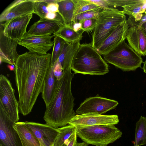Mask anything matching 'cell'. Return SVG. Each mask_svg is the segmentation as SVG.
I'll use <instances>...</instances> for the list:
<instances>
[{
	"label": "cell",
	"instance_id": "obj_1",
	"mask_svg": "<svg viewBox=\"0 0 146 146\" xmlns=\"http://www.w3.org/2000/svg\"><path fill=\"white\" fill-rule=\"evenodd\" d=\"M51 54L26 52L19 55L15 65V80L19 96V112L30 113L51 65Z\"/></svg>",
	"mask_w": 146,
	"mask_h": 146
},
{
	"label": "cell",
	"instance_id": "obj_2",
	"mask_svg": "<svg viewBox=\"0 0 146 146\" xmlns=\"http://www.w3.org/2000/svg\"><path fill=\"white\" fill-rule=\"evenodd\" d=\"M71 70L70 68L63 70L56 93L46 108L43 117L46 124L56 128L66 126L76 115L73 110L74 98L71 91L74 74Z\"/></svg>",
	"mask_w": 146,
	"mask_h": 146
},
{
	"label": "cell",
	"instance_id": "obj_3",
	"mask_svg": "<svg viewBox=\"0 0 146 146\" xmlns=\"http://www.w3.org/2000/svg\"><path fill=\"white\" fill-rule=\"evenodd\" d=\"M109 66L91 44H80L73 58L71 69L75 74L104 75L109 72Z\"/></svg>",
	"mask_w": 146,
	"mask_h": 146
},
{
	"label": "cell",
	"instance_id": "obj_4",
	"mask_svg": "<svg viewBox=\"0 0 146 146\" xmlns=\"http://www.w3.org/2000/svg\"><path fill=\"white\" fill-rule=\"evenodd\" d=\"M97 19L90 43L96 50L117 26L127 20L122 11L110 7L103 8L99 13Z\"/></svg>",
	"mask_w": 146,
	"mask_h": 146
},
{
	"label": "cell",
	"instance_id": "obj_5",
	"mask_svg": "<svg viewBox=\"0 0 146 146\" xmlns=\"http://www.w3.org/2000/svg\"><path fill=\"white\" fill-rule=\"evenodd\" d=\"M77 135L88 145L107 146L120 138L122 132L115 125H98L75 128Z\"/></svg>",
	"mask_w": 146,
	"mask_h": 146
},
{
	"label": "cell",
	"instance_id": "obj_6",
	"mask_svg": "<svg viewBox=\"0 0 146 146\" xmlns=\"http://www.w3.org/2000/svg\"><path fill=\"white\" fill-rule=\"evenodd\" d=\"M104 60L124 71H135L141 68V56L123 41L103 55Z\"/></svg>",
	"mask_w": 146,
	"mask_h": 146
},
{
	"label": "cell",
	"instance_id": "obj_7",
	"mask_svg": "<svg viewBox=\"0 0 146 146\" xmlns=\"http://www.w3.org/2000/svg\"><path fill=\"white\" fill-rule=\"evenodd\" d=\"M15 91L9 80L5 76L0 75V106L8 117L15 123L19 120V103Z\"/></svg>",
	"mask_w": 146,
	"mask_h": 146
},
{
	"label": "cell",
	"instance_id": "obj_8",
	"mask_svg": "<svg viewBox=\"0 0 146 146\" xmlns=\"http://www.w3.org/2000/svg\"><path fill=\"white\" fill-rule=\"evenodd\" d=\"M119 121L117 115H105L96 113L76 115L68 124L75 128L98 125H115Z\"/></svg>",
	"mask_w": 146,
	"mask_h": 146
},
{
	"label": "cell",
	"instance_id": "obj_9",
	"mask_svg": "<svg viewBox=\"0 0 146 146\" xmlns=\"http://www.w3.org/2000/svg\"><path fill=\"white\" fill-rule=\"evenodd\" d=\"M119 103L116 101L96 96L86 99L76 110L77 114L96 113L102 114L116 108Z\"/></svg>",
	"mask_w": 146,
	"mask_h": 146
},
{
	"label": "cell",
	"instance_id": "obj_10",
	"mask_svg": "<svg viewBox=\"0 0 146 146\" xmlns=\"http://www.w3.org/2000/svg\"><path fill=\"white\" fill-rule=\"evenodd\" d=\"M15 123L0 106V145L23 146L19 137L13 127Z\"/></svg>",
	"mask_w": 146,
	"mask_h": 146
},
{
	"label": "cell",
	"instance_id": "obj_11",
	"mask_svg": "<svg viewBox=\"0 0 146 146\" xmlns=\"http://www.w3.org/2000/svg\"><path fill=\"white\" fill-rule=\"evenodd\" d=\"M54 36L53 35L24 36L19 40L18 44L27 48L31 53L46 54L53 46L54 41L51 39Z\"/></svg>",
	"mask_w": 146,
	"mask_h": 146
},
{
	"label": "cell",
	"instance_id": "obj_12",
	"mask_svg": "<svg viewBox=\"0 0 146 146\" xmlns=\"http://www.w3.org/2000/svg\"><path fill=\"white\" fill-rule=\"evenodd\" d=\"M25 125L34 134L40 146H53L59 133V128L38 123L26 121Z\"/></svg>",
	"mask_w": 146,
	"mask_h": 146
},
{
	"label": "cell",
	"instance_id": "obj_13",
	"mask_svg": "<svg viewBox=\"0 0 146 146\" xmlns=\"http://www.w3.org/2000/svg\"><path fill=\"white\" fill-rule=\"evenodd\" d=\"M129 24L126 39L129 45L141 56L146 55V36L133 17L127 20Z\"/></svg>",
	"mask_w": 146,
	"mask_h": 146
},
{
	"label": "cell",
	"instance_id": "obj_14",
	"mask_svg": "<svg viewBox=\"0 0 146 146\" xmlns=\"http://www.w3.org/2000/svg\"><path fill=\"white\" fill-rule=\"evenodd\" d=\"M34 0H15L0 15V22H7L15 18L34 13Z\"/></svg>",
	"mask_w": 146,
	"mask_h": 146
},
{
	"label": "cell",
	"instance_id": "obj_15",
	"mask_svg": "<svg viewBox=\"0 0 146 146\" xmlns=\"http://www.w3.org/2000/svg\"><path fill=\"white\" fill-rule=\"evenodd\" d=\"M30 14L1 23L4 35L12 39L20 40L27 33V26L33 17Z\"/></svg>",
	"mask_w": 146,
	"mask_h": 146
},
{
	"label": "cell",
	"instance_id": "obj_16",
	"mask_svg": "<svg viewBox=\"0 0 146 146\" xmlns=\"http://www.w3.org/2000/svg\"><path fill=\"white\" fill-rule=\"evenodd\" d=\"M19 40L13 39L6 36L3 32V27L0 25V62H4L14 65L19 55L17 48Z\"/></svg>",
	"mask_w": 146,
	"mask_h": 146
},
{
	"label": "cell",
	"instance_id": "obj_17",
	"mask_svg": "<svg viewBox=\"0 0 146 146\" xmlns=\"http://www.w3.org/2000/svg\"><path fill=\"white\" fill-rule=\"evenodd\" d=\"M129 27V24L126 20L117 27L96 50L103 55L111 50L126 39Z\"/></svg>",
	"mask_w": 146,
	"mask_h": 146
},
{
	"label": "cell",
	"instance_id": "obj_18",
	"mask_svg": "<svg viewBox=\"0 0 146 146\" xmlns=\"http://www.w3.org/2000/svg\"><path fill=\"white\" fill-rule=\"evenodd\" d=\"M64 25L63 23L54 20L40 19L30 27L24 36L51 35L57 32Z\"/></svg>",
	"mask_w": 146,
	"mask_h": 146
},
{
	"label": "cell",
	"instance_id": "obj_19",
	"mask_svg": "<svg viewBox=\"0 0 146 146\" xmlns=\"http://www.w3.org/2000/svg\"><path fill=\"white\" fill-rule=\"evenodd\" d=\"M60 80L54 76L53 66L51 65L44 80L42 93V97L47 107L51 103L58 88Z\"/></svg>",
	"mask_w": 146,
	"mask_h": 146
},
{
	"label": "cell",
	"instance_id": "obj_20",
	"mask_svg": "<svg viewBox=\"0 0 146 146\" xmlns=\"http://www.w3.org/2000/svg\"><path fill=\"white\" fill-rule=\"evenodd\" d=\"M80 44V41L68 42L65 41L63 48L58 59L63 70L71 68L73 58Z\"/></svg>",
	"mask_w": 146,
	"mask_h": 146
},
{
	"label": "cell",
	"instance_id": "obj_21",
	"mask_svg": "<svg viewBox=\"0 0 146 146\" xmlns=\"http://www.w3.org/2000/svg\"><path fill=\"white\" fill-rule=\"evenodd\" d=\"M13 126L19 137L23 146H40L38 139L24 122H17Z\"/></svg>",
	"mask_w": 146,
	"mask_h": 146
},
{
	"label": "cell",
	"instance_id": "obj_22",
	"mask_svg": "<svg viewBox=\"0 0 146 146\" xmlns=\"http://www.w3.org/2000/svg\"><path fill=\"white\" fill-rule=\"evenodd\" d=\"M58 13L61 16L65 25L72 28L73 19L75 9V5L72 0H59Z\"/></svg>",
	"mask_w": 146,
	"mask_h": 146
},
{
	"label": "cell",
	"instance_id": "obj_23",
	"mask_svg": "<svg viewBox=\"0 0 146 146\" xmlns=\"http://www.w3.org/2000/svg\"><path fill=\"white\" fill-rule=\"evenodd\" d=\"M84 31L83 30L75 32L70 27L64 25L62 26L56 33L53 34L54 36H59L68 42L80 41L83 37Z\"/></svg>",
	"mask_w": 146,
	"mask_h": 146
},
{
	"label": "cell",
	"instance_id": "obj_24",
	"mask_svg": "<svg viewBox=\"0 0 146 146\" xmlns=\"http://www.w3.org/2000/svg\"><path fill=\"white\" fill-rule=\"evenodd\" d=\"M146 145V117L141 116L135 125L134 146Z\"/></svg>",
	"mask_w": 146,
	"mask_h": 146
},
{
	"label": "cell",
	"instance_id": "obj_25",
	"mask_svg": "<svg viewBox=\"0 0 146 146\" xmlns=\"http://www.w3.org/2000/svg\"><path fill=\"white\" fill-rule=\"evenodd\" d=\"M122 12L129 17L134 18L137 15L143 13L146 10V0H141L135 3L125 5L123 7Z\"/></svg>",
	"mask_w": 146,
	"mask_h": 146
},
{
	"label": "cell",
	"instance_id": "obj_26",
	"mask_svg": "<svg viewBox=\"0 0 146 146\" xmlns=\"http://www.w3.org/2000/svg\"><path fill=\"white\" fill-rule=\"evenodd\" d=\"M59 133L54 143V146H62L76 130L73 126L69 125L59 128Z\"/></svg>",
	"mask_w": 146,
	"mask_h": 146
},
{
	"label": "cell",
	"instance_id": "obj_27",
	"mask_svg": "<svg viewBox=\"0 0 146 146\" xmlns=\"http://www.w3.org/2000/svg\"><path fill=\"white\" fill-rule=\"evenodd\" d=\"M75 6L74 16L100 7L90 3L88 0H72Z\"/></svg>",
	"mask_w": 146,
	"mask_h": 146
},
{
	"label": "cell",
	"instance_id": "obj_28",
	"mask_svg": "<svg viewBox=\"0 0 146 146\" xmlns=\"http://www.w3.org/2000/svg\"><path fill=\"white\" fill-rule=\"evenodd\" d=\"M53 41L54 45L51 58V65L52 66L58 59L63 48L65 41L59 36H55Z\"/></svg>",
	"mask_w": 146,
	"mask_h": 146
},
{
	"label": "cell",
	"instance_id": "obj_29",
	"mask_svg": "<svg viewBox=\"0 0 146 146\" xmlns=\"http://www.w3.org/2000/svg\"><path fill=\"white\" fill-rule=\"evenodd\" d=\"M103 8L98 9L82 13L74 16L73 23L82 22L84 20L91 18H97L99 13Z\"/></svg>",
	"mask_w": 146,
	"mask_h": 146
},
{
	"label": "cell",
	"instance_id": "obj_30",
	"mask_svg": "<svg viewBox=\"0 0 146 146\" xmlns=\"http://www.w3.org/2000/svg\"><path fill=\"white\" fill-rule=\"evenodd\" d=\"M34 13L37 15L40 19H45L49 12L47 6L48 4L43 0H34Z\"/></svg>",
	"mask_w": 146,
	"mask_h": 146
},
{
	"label": "cell",
	"instance_id": "obj_31",
	"mask_svg": "<svg viewBox=\"0 0 146 146\" xmlns=\"http://www.w3.org/2000/svg\"><path fill=\"white\" fill-rule=\"evenodd\" d=\"M97 18H91L84 20L82 22V29L87 33L94 30L97 24Z\"/></svg>",
	"mask_w": 146,
	"mask_h": 146
},
{
	"label": "cell",
	"instance_id": "obj_32",
	"mask_svg": "<svg viewBox=\"0 0 146 146\" xmlns=\"http://www.w3.org/2000/svg\"><path fill=\"white\" fill-rule=\"evenodd\" d=\"M109 7H116L139 2L141 0H106Z\"/></svg>",
	"mask_w": 146,
	"mask_h": 146
},
{
	"label": "cell",
	"instance_id": "obj_33",
	"mask_svg": "<svg viewBox=\"0 0 146 146\" xmlns=\"http://www.w3.org/2000/svg\"><path fill=\"white\" fill-rule=\"evenodd\" d=\"M54 76L58 80L60 81L63 75L64 72L62 66L58 59L53 65Z\"/></svg>",
	"mask_w": 146,
	"mask_h": 146
},
{
	"label": "cell",
	"instance_id": "obj_34",
	"mask_svg": "<svg viewBox=\"0 0 146 146\" xmlns=\"http://www.w3.org/2000/svg\"><path fill=\"white\" fill-rule=\"evenodd\" d=\"M45 18L48 20L56 21L64 24L63 19L58 13L48 12Z\"/></svg>",
	"mask_w": 146,
	"mask_h": 146
},
{
	"label": "cell",
	"instance_id": "obj_35",
	"mask_svg": "<svg viewBox=\"0 0 146 146\" xmlns=\"http://www.w3.org/2000/svg\"><path fill=\"white\" fill-rule=\"evenodd\" d=\"M77 136L75 130L70 137L65 141L62 146H74L77 142Z\"/></svg>",
	"mask_w": 146,
	"mask_h": 146
},
{
	"label": "cell",
	"instance_id": "obj_36",
	"mask_svg": "<svg viewBox=\"0 0 146 146\" xmlns=\"http://www.w3.org/2000/svg\"><path fill=\"white\" fill-rule=\"evenodd\" d=\"M90 3L94 4L103 8L109 7V6L106 0H88Z\"/></svg>",
	"mask_w": 146,
	"mask_h": 146
},
{
	"label": "cell",
	"instance_id": "obj_37",
	"mask_svg": "<svg viewBox=\"0 0 146 146\" xmlns=\"http://www.w3.org/2000/svg\"><path fill=\"white\" fill-rule=\"evenodd\" d=\"M47 9L49 12L58 13L59 11V5L57 3H52L48 4Z\"/></svg>",
	"mask_w": 146,
	"mask_h": 146
},
{
	"label": "cell",
	"instance_id": "obj_38",
	"mask_svg": "<svg viewBox=\"0 0 146 146\" xmlns=\"http://www.w3.org/2000/svg\"><path fill=\"white\" fill-rule=\"evenodd\" d=\"M82 23L80 22L73 23L72 28L75 32H78L82 29Z\"/></svg>",
	"mask_w": 146,
	"mask_h": 146
},
{
	"label": "cell",
	"instance_id": "obj_39",
	"mask_svg": "<svg viewBox=\"0 0 146 146\" xmlns=\"http://www.w3.org/2000/svg\"><path fill=\"white\" fill-rule=\"evenodd\" d=\"M74 146H88V145L84 142L82 143H78L77 141Z\"/></svg>",
	"mask_w": 146,
	"mask_h": 146
},
{
	"label": "cell",
	"instance_id": "obj_40",
	"mask_svg": "<svg viewBox=\"0 0 146 146\" xmlns=\"http://www.w3.org/2000/svg\"><path fill=\"white\" fill-rule=\"evenodd\" d=\"M146 36V21L140 27Z\"/></svg>",
	"mask_w": 146,
	"mask_h": 146
},
{
	"label": "cell",
	"instance_id": "obj_41",
	"mask_svg": "<svg viewBox=\"0 0 146 146\" xmlns=\"http://www.w3.org/2000/svg\"><path fill=\"white\" fill-rule=\"evenodd\" d=\"M43 1L46 3H47L48 4H49L52 3H57L59 0H43Z\"/></svg>",
	"mask_w": 146,
	"mask_h": 146
},
{
	"label": "cell",
	"instance_id": "obj_42",
	"mask_svg": "<svg viewBox=\"0 0 146 146\" xmlns=\"http://www.w3.org/2000/svg\"><path fill=\"white\" fill-rule=\"evenodd\" d=\"M7 67L11 71L15 70V67L14 65L9 64L7 65Z\"/></svg>",
	"mask_w": 146,
	"mask_h": 146
},
{
	"label": "cell",
	"instance_id": "obj_43",
	"mask_svg": "<svg viewBox=\"0 0 146 146\" xmlns=\"http://www.w3.org/2000/svg\"><path fill=\"white\" fill-rule=\"evenodd\" d=\"M143 69L144 72L146 74V59L143 62Z\"/></svg>",
	"mask_w": 146,
	"mask_h": 146
},
{
	"label": "cell",
	"instance_id": "obj_44",
	"mask_svg": "<svg viewBox=\"0 0 146 146\" xmlns=\"http://www.w3.org/2000/svg\"><path fill=\"white\" fill-rule=\"evenodd\" d=\"M144 13H145V14L146 15V10Z\"/></svg>",
	"mask_w": 146,
	"mask_h": 146
},
{
	"label": "cell",
	"instance_id": "obj_45",
	"mask_svg": "<svg viewBox=\"0 0 146 146\" xmlns=\"http://www.w3.org/2000/svg\"></svg>",
	"mask_w": 146,
	"mask_h": 146
},
{
	"label": "cell",
	"instance_id": "obj_46",
	"mask_svg": "<svg viewBox=\"0 0 146 146\" xmlns=\"http://www.w3.org/2000/svg\"><path fill=\"white\" fill-rule=\"evenodd\" d=\"M0 146H1L0 145Z\"/></svg>",
	"mask_w": 146,
	"mask_h": 146
},
{
	"label": "cell",
	"instance_id": "obj_47",
	"mask_svg": "<svg viewBox=\"0 0 146 146\" xmlns=\"http://www.w3.org/2000/svg\"></svg>",
	"mask_w": 146,
	"mask_h": 146
}]
</instances>
